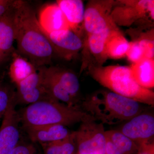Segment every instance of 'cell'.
<instances>
[{"label":"cell","mask_w":154,"mask_h":154,"mask_svg":"<svg viewBox=\"0 0 154 154\" xmlns=\"http://www.w3.org/2000/svg\"><path fill=\"white\" fill-rule=\"evenodd\" d=\"M88 68L91 77L111 92L153 107V91L142 88L136 82L130 66H90Z\"/></svg>","instance_id":"cell-4"},{"label":"cell","mask_w":154,"mask_h":154,"mask_svg":"<svg viewBox=\"0 0 154 154\" xmlns=\"http://www.w3.org/2000/svg\"><path fill=\"white\" fill-rule=\"evenodd\" d=\"M134 79L142 88H154V59L145 58L130 66Z\"/></svg>","instance_id":"cell-19"},{"label":"cell","mask_w":154,"mask_h":154,"mask_svg":"<svg viewBox=\"0 0 154 154\" xmlns=\"http://www.w3.org/2000/svg\"><path fill=\"white\" fill-rule=\"evenodd\" d=\"M16 86L17 104L20 103L30 105L41 100L52 99L46 93L42 85L40 75L37 71L18 83Z\"/></svg>","instance_id":"cell-13"},{"label":"cell","mask_w":154,"mask_h":154,"mask_svg":"<svg viewBox=\"0 0 154 154\" xmlns=\"http://www.w3.org/2000/svg\"><path fill=\"white\" fill-rule=\"evenodd\" d=\"M138 147L137 154H154V143L151 141L140 144Z\"/></svg>","instance_id":"cell-27"},{"label":"cell","mask_w":154,"mask_h":154,"mask_svg":"<svg viewBox=\"0 0 154 154\" xmlns=\"http://www.w3.org/2000/svg\"><path fill=\"white\" fill-rule=\"evenodd\" d=\"M136 33H131L132 36V40L137 42L141 47L145 58L154 59V32L153 28H149L146 31L141 30L139 34L134 30H132ZM132 33V32H131Z\"/></svg>","instance_id":"cell-23"},{"label":"cell","mask_w":154,"mask_h":154,"mask_svg":"<svg viewBox=\"0 0 154 154\" xmlns=\"http://www.w3.org/2000/svg\"><path fill=\"white\" fill-rule=\"evenodd\" d=\"M126 122L119 131L137 146L150 141L154 136L153 116L140 113Z\"/></svg>","instance_id":"cell-12"},{"label":"cell","mask_w":154,"mask_h":154,"mask_svg":"<svg viewBox=\"0 0 154 154\" xmlns=\"http://www.w3.org/2000/svg\"><path fill=\"white\" fill-rule=\"evenodd\" d=\"M37 70L45 90L51 98L69 106L78 104L81 107L83 99L80 97L79 81L74 72L57 66H41Z\"/></svg>","instance_id":"cell-5"},{"label":"cell","mask_w":154,"mask_h":154,"mask_svg":"<svg viewBox=\"0 0 154 154\" xmlns=\"http://www.w3.org/2000/svg\"><path fill=\"white\" fill-rule=\"evenodd\" d=\"M11 154H37V152L32 144L19 142Z\"/></svg>","instance_id":"cell-26"},{"label":"cell","mask_w":154,"mask_h":154,"mask_svg":"<svg viewBox=\"0 0 154 154\" xmlns=\"http://www.w3.org/2000/svg\"><path fill=\"white\" fill-rule=\"evenodd\" d=\"M56 4L63 13L71 30L80 36L79 32L84 29L85 7L83 1L58 0Z\"/></svg>","instance_id":"cell-16"},{"label":"cell","mask_w":154,"mask_h":154,"mask_svg":"<svg viewBox=\"0 0 154 154\" xmlns=\"http://www.w3.org/2000/svg\"><path fill=\"white\" fill-rule=\"evenodd\" d=\"M126 57L133 64L138 62L145 58L143 50L137 42L131 40L127 51Z\"/></svg>","instance_id":"cell-25"},{"label":"cell","mask_w":154,"mask_h":154,"mask_svg":"<svg viewBox=\"0 0 154 154\" xmlns=\"http://www.w3.org/2000/svg\"><path fill=\"white\" fill-rule=\"evenodd\" d=\"M15 1L0 0V17L14 6Z\"/></svg>","instance_id":"cell-28"},{"label":"cell","mask_w":154,"mask_h":154,"mask_svg":"<svg viewBox=\"0 0 154 154\" xmlns=\"http://www.w3.org/2000/svg\"><path fill=\"white\" fill-rule=\"evenodd\" d=\"M25 128L30 140L40 144L63 139L71 133L66 126L61 125L26 127Z\"/></svg>","instance_id":"cell-15"},{"label":"cell","mask_w":154,"mask_h":154,"mask_svg":"<svg viewBox=\"0 0 154 154\" xmlns=\"http://www.w3.org/2000/svg\"><path fill=\"white\" fill-rule=\"evenodd\" d=\"M16 96L11 101L0 127V154H11L19 142V113L16 109Z\"/></svg>","instance_id":"cell-10"},{"label":"cell","mask_w":154,"mask_h":154,"mask_svg":"<svg viewBox=\"0 0 154 154\" xmlns=\"http://www.w3.org/2000/svg\"><path fill=\"white\" fill-rule=\"evenodd\" d=\"M47 35L54 53L66 60H72L82 49L84 41L70 29L54 31Z\"/></svg>","instance_id":"cell-11"},{"label":"cell","mask_w":154,"mask_h":154,"mask_svg":"<svg viewBox=\"0 0 154 154\" xmlns=\"http://www.w3.org/2000/svg\"><path fill=\"white\" fill-rule=\"evenodd\" d=\"M114 0H91L85 8L83 29L87 34L117 28L111 18Z\"/></svg>","instance_id":"cell-8"},{"label":"cell","mask_w":154,"mask_h":154,"mask_svg":"<svg viewBox=\"0 0 154 154\" xmlns=\"http://www.w3.org/2000/svg\"><path fill=\"white\" fill-rule=\"evenodd\" d=\"M106 154H137L138 147L119 130L105 131Z\"/></svg>","instance_id":"cell-17"},{"label":"cell","mask_w":154,"mask_h":154,"mask_svg":"<svg viewBox=\"0 0 154 154\" xmlns=\"http://www.w3.org/2000/svg\"><path fill=\"white\" fill-rule=\"evenodd\" d=\"M9 74L11 81L17 85L36 71L37 69L27 59L14 54Z\"/></svg>","instance_id":"cell-21"},{"label":"cell","mask_w":154,"mask_h":154,"mask_svg":"<svg viewBox=\"0 0 154 154\" xmlns=\"http://www.w3.org/2000/svg\"><path fill=\"white\" fill-rule=\"evenodd\" d=\"M7 56V54L0 50V65L4 62Z\"/></svg>","instance_id":"cell-29"},{"label":"cell","mask_w":154,"mask_h":154,"mask_svg":"<svg viewBox=\"0 0 154 154\" xmlns=\"http://www.w3.org/2000/svg\"><path fill=\"white\" fill-rule=\"evenodd\" d=\"M40 144L44 154H75L77 147L75 132L63 139Z\"/></svg>","instance_id":"cell-22"},{"label":"cell","mask_w":154,"mask_h":154,"mask_svg":"<svg viewBox=\"0 0 154 154\" xmlns=\"http://www.w3.org/2000/svg\"><path fill=\"white\" fill-rule=\"evenodd\" d=\"M16 96V91L0 83V119L3 117L10 103Z\"/></svg>","instance_id":"cell-24"},{"label":"cell","mask_w":154,"mask_h":154,"mask_svg":"<svg viewBox=\"0 0 154 154\" xmlns=\"http://www.w3.org/2000/svg\"><path fill=\"white\" fill-rule=\"evenodd\" d=\"M142 104L108 91H100L83 99V110L104 124L113 125L141 113Z\"/></svg>","instance_id":"cell-3"},{"label":"cell","mask_w":154,"mask_h":154,"mask_svg":"<svg viewBox=\"0 0 154 154\" xmlns=\"http://www.w3.org/2000/svg\"><path fill=\"white\" fill-rule=\"evenodd\" d=\"M15 2L14 6L0 17V50L7 54L13 51L16 37Z\"/></svg>","instance_id":"cell-18"},{"label":"cell","mask_w":154,"mask_h":154,"mask_svg":"<svg viewBox=\"0 0 154 154\" xmlns=\"http://www.w3.org/2000/svg\"><path fill=\"white\" fill-rule=\"evenodd\" d=\"M38 19L46 34L58 30L70 29L63 13L56 3L48 5L42 9Z\"/></svg>","instance_id":"cell-14"},{"label":"cell","mask_w":154,"mask_h":154,"mask_svg":"<svg viewBox=\"0 0 154 154\" xmlns=\"http://www.w3.org/2000/svg\"><path fill=\"white\" fill-rule=\"evenodd\" d=\"M14 21L15 40L19 53L36 69L49 64L54 53L53 48L34 10L27 2L16 1Z\"/></svg>","instance_id":"cell-1"},{"label":"cell","mask_w":154,"mask_h":154,"mask_svg":"<svg viewBox=\"0 0 154 154\" xmlns=\"http://www.w3.org/2000/svg\"><path fill=\"white\" fill-rule=\"evenodd\" d=\"M18 113L24 127L48 125L66 126L79 122L97 121L81 107L69 106L52 99L30 104Z\"/></svg>","instance_id":"cell-2"},{"label":"cell","mask_w":154,"mask_h":154,"mask_svg":"<svg viewBox=\"0 0 154 154\" xmlns=\"http://www.w3.org/2000/svg\"><path fill=\"white\" fill-rule=\"evenodd\" d=\"M129 42L119 28L112 30L106 43L108 58L119 59L125 57Z\"/></svg>","instance_id":"cell-20"},{"label":"cell","mask_w":154,"mask_h":154,"mask_svg":"<svg viewBox=\"0 0 154 154\" xmlns=\"http://www.w3.org/2000/svg\"><path fill=\"white\" fill-rule=\"evenodd\" d=\"M96 121L81 123L75 131L78 154H106V138L104 125Z\"/></svg>","instance_id":"cell-7"},{"label":"cell","mask_w":154,"mask_h":154,"mask_svg":"<svg viewBox=\"0 0 154 154\" xmlns=\"http://www.w3.org/2000/svg\"><path fill=\"white\" fill-rule=\"evenodd\" d=\"M113 28H107L98 33L87 34L82 48V71L90 66H101L107 60L106 43Z\"/></svg>","instance_id":"cell-9"},{"label":"cell","mask_w":154,"mask_h":154,"mask_svg":"<svg viewBox=\"0 0 154 154\" xmlns=\"http://www.w3.org/2000/svg\"><path fill=\"white\" fill-rule=\"evenodd\" d=\"M111 18L117 26L130 27L136 24H153L154 0L115 1Z\"/></svg>","instance_id":"cell-6"}]
</instances>
